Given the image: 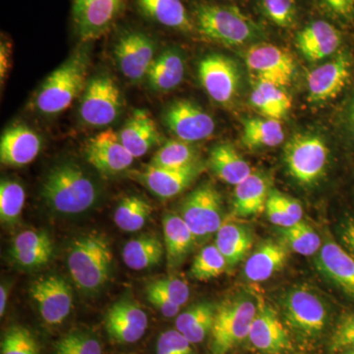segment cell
<instances>
[{
	"label": "cell",
	"instance_id": "obj_1",
	"mask_svg": "<svg viewBox=\"0 0 354 354\" xmlns=\"http://www.w3.org/2000/svg\"><path fill=\"white\" fill-rule=\"evenodd\" d=\"M41 196L53 211L78 215L94 206L99 191L94 180L80 167L64 162L48 172Z\"/></svg>",
	"mask_w": 354,
	"mask_h": 354
},
{
	"label": "cell",
	"instance_id": "obj_21",
	"mask_svg": "<svg viewBox=\"0 0 354 354\" xmlns=\"http://www.w3.org/2000/svg\"><path fill=\"white\" fill-rule=\"evenodd\" d=\"M41 140L24 124L7 128L0 142V160L7 167H21L31 164L38 157Z\"/></svg>",
	"mask_w": 354,
	"mask_h": 354
},
{
	"label": "cell",
	"instance_id": "obj_11",
	"mask_svg": "<svg viewBox=\"0 0 354 354\" xmlns=\"http://www.w3.org/2000/svg\"><path fill=\"white\" fill-rule=\"evenodd\" d=\"M200 81L207 94L216 102L227 104L234 101L239 92V67L225 55H209L203 58L198 68Z\"/></svg>",
	"mask_w": 354,
	"mask_h": 354
},
{
	"label": "cell",
	"instance_id": "obj_42",
	"mask_svg": "<svg viewBox=\"0 0 354 354\" xmlns=\"http://www.w3.org/2000/svg\"><path fill=\"white\" fill-rule=\"evenodd\" d=\"M102 344L94 335L76 330L55 344L53 354H102Z\"/></svg>",
	"mask_w": 354,
	"mask_h": 354
},
{
	"label": "cell",
	"instance_id": "obj_3",
	"mask_svg": "<svg viewBox=\"0 0 354 354\" xmlns=\"http://www.w3.org/2000/svg\"><path fill=\"white\" fill-rule=\"evenodd\" d=\"M88 53L77 50L50 74L39 88L35 99L37 111L46 115L69 108L87 86Z\"/></svg>",
	"mask_w": 354,
	"mask_h": 354
},
{
	"label": "cell",
	"instance_id": "obj_54",
	"mask_svg": "<svg viewBox=\"0 0 354 354\" xmlns=\"http://www.w3.org/2000/svg\"><path fill=\"white\" fill-rule=\"evenodd\" d=\"M7 299H8V290L6 286H0V316H3L6 313Z\"/></svg>",
	"mask_w": 354,
	"mask_h": 354
},
{
	"label": "cell",
	"instance_id": "obj_10",
	"mask_svg": "<svg viewBox=\"0 0 354 354\" xmlns=\"http://www.w3.org/2000/svg\"><path fill=\"white\" fill-rule=\"evenodd\" d=\"M249 71L256 80L286 87L292 82L295 64L288 51L272 44H258L245 53Z\"/></svg>",
	"mask_w": 354,
	"mask_h": 354
},
{
	"label": "cell",
	"instance_id": "obj_6",
	"mask_svg": "<svg viewBox=\"0 0 354 354\" xmlns=\"http://www.w3.org/2000/svg\"><path fill=\"white\" fill-rule=\"evenodd\" d=\"M122 95L118 84L108 75L93 78L86 86L81 101V120L91 127H104L120 116Z\"/></svg>",
	"mask_w": 354,
	"mask_h": 354
},
{
	"label": "cell",
	"instance_id": "obj_38",
	"mask_svg": "<svg viewBox=\"0 0 354 354\" xmlns=\"http://www.w3.org/2000/svg\"><path fill=\"white\" fill-rule=\"evenodd\" d=\"M197 164V152L190 143L181 140H171L153 156L150 165L167 169H181Z\"/></svg>",
	"mask_w": 354,
	"mask_h": 354
},
{
	"label": "cell",
	"instance_id": "obj_26",
	"mask_svg": "<svg viewBox=\"0 0 354 354\" xmlns=\"http://www.w3.org/2000/svg\"><path fill=\"white\" fill-rule=\"evenodd\" d=\"M118 134L123 145L135 158L145 156L160 141L157 124L144 109L135 111Z\"/></svg>",
	"mask_w": 354,
	"mask_h": 354
},
{
	"label": "cell",
	"instance_id": "obj_43",
	"mask_svg": "<svg viewBox=\"0 0 354 354\" xmlns=\"http://www.w3.org/2000/svg\"><path fill=\"white\" fill-rule=\"evenodd\" d=\"M1 354H39L38 342L29 330L12 326L2 337Z\"/></svg>",
	"mask_w": 354,
	"mask_h": 354
},
{
	"label": "cell",
	"instance_id": "obj_19",
	"mask_svg": "<svg viewBox=\"0 0 354 354\" xmlns=\"http://www.w3.org/2000/svg\"><path fill=\"white\" fill-rule=\"evenodd\" d=\"M248 339L254 348L265 354H281L291 348L290 335L278 314L262 299L258 300Z\"/></svg>",
	"mask_w": 354,
	"mask_h": 354
},
{
	"label": "cell",
	"instance_id": "obj_56",
	"mask_svg": "<svg viewBox=\"0 0 354 354\" xmlns=\"http://www.w3.org/2000/svg\"><path fill=\"white\" fill-rule=\"evenodd\" d=\"M344 354H354V348L348 349Z\"/></svg>",
	"mask_w": 354,
	"mask_h": 354
},
{
	"label": "cell",
	"instance_id": "obj_41",
	"mask_svg": "<svg viewBox=\"0 0 354 354\" xmlns=\"http://www.w3.org/2000/svg\"><path fill=\"white\" fill-rule=\"evenodd\" d=\"M24 188L17 181L2 180L0 184V218L2 223H13L19 218L25 205Z\"/></svg>",
	"mask_w": 354,
	"mask_h": 354
},
{
	"label": "cell",
	"instance_id": "obj_44",
	"mask_svg": "<svg viewBox=\"0 0 354 354\" xmlns=\"http://www.w3.org/2000/svg\"><path fill=\"white\" fill-rule=\"evenodd\" d=\"M261 6L268 19L281 28H290L297 19L295 0H261Z\"/></svg>",
	"mask_w": 354,
	"mask_h": 354
},
{
	"label": "cell",
	"instance_id": "obj_49",
	"mask_svg": "<svg viewBox=\"0 0 354 354\" xmlns=\"http://www.w3.org/2000/svg\"><path fill=\"white\" fill-rule=\"evenodd\" d=\"M266 213H267L268 218L271 221V223L276 225L277 227L281 228L290 227L297 223V221L293 220L285 209L279 206L278 203L274 202V200L270 197V195L267 207H266Z\"/></svg>",
	"mask_w": 354,
	"mask_h": 354
},
{
	"label": "cell",
	"instance_id": "obj_46",
	"mask_svg": "<svg viewBox=\"0 0 354 354\" xmlns=\"http://www.w3.org/2000/svg\"><path fill=\"white\" fill-rule=\"evenodd\" d=\"M151 285L167 295L174 304L183 306L189 299L190 290L183 279L167 278L152 281Z\"/></svg>",
	"mask_w": 354,
	"mask_h": 354
},
{
	"label": "cell",
	"instance_id": "obj_45",
	"mask_svg": "<svg viewBox=\"0 0 354 354\" xmlns=\"http://www.w3.org/2000/svg\"><path fill=\"white\" fill-rule=\"evenodd\" d=\"M192 344L178 330H167L158 337L157 354H196Z\"/></svg>",
	"mask_w": 354,
	"mask_h": 354
},
{
	"label": "cell",
	"instance_id": "obj_39",
	"mask_svg": "<svg viewBox=\"0 0 354 354\" xmlns=\"http://www.w3.org/2000/svg\"><path fill=\"white\" fill-rule=\"evenodd\" d=\"M283 241L291 250L300 255L312 256L321 248V239L315 230L304 221L292 227L281 228Z\"/></svg>",
	"mask_w": 354,
	"mask_h": 354
},
{
	"label": "cell",
	"instance_id": "obj_48",
	"mask_svg": "<svg viewBox=\"0 0 354 354\" xmlns=\"http://www.w3.org/2000/svg\"><path fill=\"white\" fill-rule=\"evenodd\" d=\"M146 295L149 302L153 305L167 318H172V317H176L179 313L180 306L174 304L167 295L151 283L147 286Z\"/></svg>",
	"mask_w": 354,
	"mask_h": 354
},
{
	"label": "cell",
	"instance_id": "obj_30",
	"mask_svg": "<svg viewBox=\"0 0 354 354\" xmlns=\"http://www.w3.org/2000/svg\"><path fill=\"white\" fill-rule=\"evenodd\" d=\"M165 252L157 234H142L125 244L122 258L125 265L134 271H143L160 264Z\"/></svg>",
	"mask_w": 354,
	"mask_h": 354
},
{
	"label": "cell",
	"instance_id": "obj_8",
	"mask_svg": "<svg viewBox=\"0 0 354 354\" xmlns=\"http://www.w3.org/2000/svg\"><path fill=\"white\" fill-rule=\"evenodd\" d=\"M181 218L196 239L216 234L223 221V202L215 186L206 183L191 192L181 206Z\"/></svg>",
	"mask_w": 354,
	"mask_h": 354
},
{
	"label": "cell",
	"instance_id": "obj_52",
	"mask_svg": "<svg viewBox=\"0 0 354 354\" xmlns=\"http://www.w3.org/2000/svg\"><path fill=\"white\" fill-rule=\"evenodd\" d=\"M341 239L346 250L354 257V216L342 225Z\"/></svg>",
	"mask_w": 354,
	"mask_h": 354
},
{
	"label": "cell",
	"instance_id": "obj_17",
	"mask_svg": "<svg viewBox=\"0 0 354 354\" xmlns=\"http://www.w3.org/2000/svg\"><path fill=\"white\" fill-rule=\"evenodd\" d=\"M202 171L199 164L181 169H167L149 165L142 171H134L129 176L148 188L156 196L169 199L183 193Z\"/></svg>",
	"mask_w": 354,
	"mask_h": 354
},
{
	"label": "cell",
	"instance_id": "obj_22",
	"mask_svg": "<svg viewBox=\"0 0 354 354\" xmlns=\"http://www.w3.org/2000/svg\"><path fill=\"white\" fill-rule=\"evenodd\" d=\"M321 272L344 293L354 298V257L339 244L325 242L317 258Z\"/></svg>",
	"mask_w": 354,
	"mask_h": 354
},
{
	"label": "cell",
	"instance_id": "obj_27",
	"mask_svg": "<svg viewBox=\"0 0 354 354\" xmlns=\"http://www.w3.org/2000/svg\"><path fill=\"white\" fill-rule=\"evenodd\" d=\"M269 195L267 179L252 172L245 180L235 186L234 216L249 218L260 215L266 211Z\"/></svg>",
	"mask_w": 354,
	"mask_h": 354
},
{
	"label": "cell",
	"instance_id": "obj_25",
	"mask_svg": "<svg viewBox=\"0 0 354 354\" xmlns=\"http://www.w3.org/2000/svg\"><path fill=\"white\" fill-rule=\"evenodd\" d=\"M13 262L26 269H35L50 262L53 243L41 230H25L14 239L10 251Z\"/></svg>",
	"mask_w": 354,
	"mask_h": 354
},
{
	"label": "cell",
	"instance_id": "obj_12",
	"mask_svg": "<svg viewBox=\"0 0 354 354\" xmlns=\"http://www.w3.org/2000/svg\"><path fill=\"white\" fill-rule=\"evenodd\" d=\"M30 295L36 302L41 318L48 325H60L71 312L72 288L60 277L50 274L36 279L30 288Z\"/></svg>",
	"mask_w": 354,
	"mask_h": 354
},
{
	"label": "cell",
	"instance_id": "obj_18",
	"mask_svg": "<svg viewBox=\"0 0 354 354\" xmlns=\"http://www.w3.org/2000/svg\"><path fill=\"white\" fill-rule=\"evenodd\" d=\"M148 315L131 299H120L106 312L104 326L113 341L129 344L140 341L148 329Z\"/></svg>",
	"mask_w": 354,
	"mask_h": 354
},
{
	"label": "cell",
	"instance_id": "obj_20",
	"mask_svg": "<svg viewBox=\"0 0 354 354\" xmlns=\"http://www.w3.org/2000/svg\"><path fill=\"white\" fill-rule=\"evenodd\" d=\"M351 78V64L346 55L317 67L309 74L308 100L313 104L330 101L348 85Z\"/></svg>",
	"mask_w": 354,
	"mask_h": 354
},
{
	"label": "cell",
	"instance_id": "obj_24",
	"mask_svg": "<svg viewBox=\"0 0 354 354\" xmlns=\"http://www.w3.org/2000/svg\"><path fill=\"white\" fill-rule=\"evenodd\" d=\"M290 252L286 242L266 241L247 259L244 274L249 281H267L281 271L288 263Z\"/></svg>",
	"mask_w": 354,
	"mask_h": 354
},
{
	"label": "cell",
	"instance_id": "obj_33",
	"mask_svg": "<svg viewBox=\"0 0 354 354\" xmlns=\"http://www.w3.org/2000/svg\"><path fill=\"white\" fill-rule=\"evenodd\" d=\"M253 244L250 230L236 223H223L216 232V246L225 256L227 267H234L246 257Z\"/></svg>",
	"mask_w": 354,
	"mask_h": 354
},
{
	"label": "cell",
	"instance_id": "obj_5",
	"mask_svg": "<svg viewBox=\"0 0 354 354\" xmlns=\"http://www.w3.org/2000/svg\"><path fill=\"white\" fill-rule=\"evenodd\" d=\"M257 312V304L248 298L227 300L216 307L212 329L211 351L227 354L247 339Z\"/></svg>",
	"mask_w": 354,
	"mask_h": 354
},
{
	"label": "cell",
	"instance_id": "obj_4",
	"mask_svg": "<svg viewBox=\"0 0 354 354\" xmlns=\"http://www.w3.org/2000/svg\"><path fill=\"white\" fill-rule=\"evenodd\" d=\"M195 26L204 38L227 46H243L260 36L259 26L235 6L202 3L195 10Z\"/></svg>",
	"mask_w": 354,
	"mask_h": 354
},
{
	"label": "cell",
	"instance_id": "obj_28",
	"mask_svg": "<svg viewBox=\"0 0 354 354\" xmlns=\"http://www.w3.org/2000/svg\"><path fill=\"white\" fill-rule=\"evenodd\" d=\"M162 227L167 263L171 268L178 267L192 250L196 237L181 216L174 214L164 216Z\"/></svg>",
	"mask_w": 354,
	"mask_h": 354
},
{
	"label": "cell",
	"instance_id": "obj_57",
	"mask_svg": "<svg viewBox=\"0 0 354 354\" xmlns=\"http://www.w3.org/2000/svg\"><path fill=\"white\" fill-rule=\"evenodd\" d=\"M353 1H354V0H353Z\"/></svg>",
	"mask_w": 354,
	"mask_h": 354
},
{
	"label": "cell",
	"instance_id": "obj_40",
	"mask_svg": "<svg viewBox=\"0 0 354 354\" xmlns=\"http://www.w3.org/2000/svg\"><path fill=\"white\" fill-rule=\"evenodd\" d=\"M227 267L225 256L216 245L204 247L191 266L190 274L197 281H207L218 278Z\"/></svg>",
	"mask_w": 354,
	"mask_h": 354
},
{
	"label": "cell",
	"instance_id": "obj_32",
	"mask_svg": "<svg viewBox=\"0 0 354 354\" xmlns=\"http://www.w3.org/2000/svg\"><path fill=\"white\" fill-rule=\"evenodd\" d=\"M185 73V64L176 50H165L156 58L148 74L149 85L158 92H167L180 85Z\"/></svg>",
	"mask_w": 354,
	"mask_h": 354
},
{
	"label": "cell",
	"instance_id": "obj_34",
	"mask_svg": "<svg viewBox=\"0 0 354 354\" xmlns=\"http://www.w3.org/2000/svg\"><path fill=\"white\" fill-rule=\"evenodd\" d=\"M216 307L209 302L193 305L178 315L176 328L191 344H199L213 329Z\"/></svg>",
	"mask_w": 354,
	"mask_h": 354
},
{
	"label": "cell",
	"instance_id": "obj_9",
	"mask_svg": "<svg viewBox=\"0 0 354 354\" xmlns=\"http://www.w3.org/2000/svg\"><path fill=\"white\" fill-rule=\"evenodd\" d=\"M125 6L127 0H73L72 17L79 38L91 41L108 34Z\"/></svg>",
	"mask_w": 354,
	"mask_h": 354
},
{
	"label": "cell",
	"instance_id": "obj_36",
	"mask_svg": "<svg viewBox=\"0 0 354 354\" xmlns=\"http://www.w3.org/2000/svg\"><path fill=\"white\" fill-rule=\"evenodd\" d=\"M285 140L281 121L269 118H252L244 123L242 142L249 149L272 148Z\"/></svg>",
	"mask_w": 354,
	"mask_h": 354
},
{
	"label": "cell",
	"instance_id": "obj_35",
	"mask_svg": "<svg viewBox=\"0 0 354 354\" xmlns=\"http://www.w3.org/2000/svg\"><path fill=\"white\" fill-rule=\"evenodd\" d=\"M254 108L265 118L281 121L290 111L292 102L283 88L257 81L251 94Z\"/></svg>",
	"mask_w": 354,
	"mask_h": 354
},
{
	"label": "cell",
	"instance_id": "obj_13",
	"mask_svg": "<svg viewBox=\"0 0 354 354\" xmlns=\"http://www.w3.org/2000/svg\"><path fill=\"white\" fill-rule=\"evenodd\" d=\"M165 125L177 139L193 143L211 137L215 131L213 118L195 102L179 100L165 109Z\"/></svg>",
	"mask_w": 354,
	"mask_h": 354
},
{
	"label": "cell",
	"instance_id": "obj_50",
	"mask_svg": "<svg viewBox=\"0 0 354 354\" xmlns=\"http://www.w3.org/2000/svg\"><path fill=\"white\" fill-rule=\"evenodd\" d=\"M270 197L274 200V202L278 203L279 206L281 207L286 213L288 214L297 223L302 221L304 216V209H302L301 205L297 200L292 198L286 196L281 194L278 191H272L270 192Z\"/></svg>",
	"mask_w": 354,
	"mask_h": 354
},
{
	"label": "cell",
	"instance_id": "obj_53",
	"mask_svg": "<svg viewBox=\"0 0 354 354\" xmlns=\"http://www.w3.org/2000/svg\"><path fill=\"white\" fill-rule=\"evenodd\" d=\"M10 46L6 43V41H1V58H0V62H1V66H0V70H1V80L3 81L4 78H6L7 75V72L9 70V62H10Z\"/></svg>",
	"mask_w": 354,
	"mask_h": 354
},
{
	"label": "cell",
	"instance_id": "obj_55",
	"mask_svg": "<svg viewBox=\"0 0 354 354\" xmlns=\"http://www.w3.org/2000/svg\"><path fill=\"white\" fill-rule=\"evenodd\" d=\"M348 121L349 125H351V130H353V133L354 135V102H353V104H351V108H349Z\"/></svg>",
	"mask_w": 354,
	"mask_h": 354
},
{
	"label": "cell",
	"instance_id": "obj_7",
	"mask_svg": "<svg viewBox=\"0 0 354 354\" xmlns=\"http://www.w3.org/2000/svg\"><path fill=\"white\" fill-rule=\"evenodd\" d=\"M329 150L320 137L295 135L286 144L285 160L290 176L302 184H311L325 171Z\"/></svg>",
	"mask_w": 354,
	"mask_h": 354
},
{
	"label": "cell",
	"instance_id": "obj_31",
	"mask_svg": "<svg viewBox=\"0 0 354 354\" xmlns=\"http://www.w3.org/2000/svg\"><path fill=\"white\" fill-rule=\"evenodd\" d=\"M209 167L221 181L230 185H239L252 174L250 165L228 144H221L212 150Z\"/></svg>",
	"mask_w": 354,
	"mask_h": 354
},
{
	"label": "cell",
	"instance_id": "obj_14",
	"mask_svg": "<svg viewBox=\"0 0 354 354\" xmlns=\"http://www.w3.org/2000/svg\"><path fill=\"white\" fill-rule=\"evenodd\" d=\"M156 44L145 32L132 31L120 37L114 48L116 64L129 80H142L148 76L155 62Z\"/></svg>",
	"mask_w": 354,
	"mask_h": 354
},
{
	"label": "cell",
	"instance_id": "obj_37",
	"mask_svg": "<svg viewBox=\"0 0 354 354\" xmlns=\"http://www.w3.org/2000/svg\"><path fill=\"white\" fill-rule=\"evenodd\" d=\"M153 209L144 198L130 195L123 198L114 212V223L123 232H138L150 220Z\"/></svg>",
	"mask_w": 354,
	"mask_h": 354
},
{
	"label": "cell",
	"instance_id": "obj_15",
	"mask_svg": "<svg viewBox=\"0 0 354 354\" xmlns=\"http://www.w3.org/2000/svg\"><path fill=\"white\" fill-rule=\"evenodd\" d=\"M285 312L291 327L304 335L313 337L325 329L327 309L320 297L312 291L297 288L288 293Z\"/></svg>",
	"mask_w": 354,
	"mask_h": 354
},
{
	"label": "cell",
	"instance_id": "obj_29",
	"mask_svg": "<svg viewBox=\"0 0 354 354\" xmlns=\"http://www.w3.org/2000/svg\"><path fill=\"white\" fill-rule=\"evenodd\" d=\"M147 18L171 29L192 31V20L181 0H136Z\"/></svg>",
	"mask_w": 354,
	"mask_h": 354
},
{
	"label": "cell",
	"instance_id": "obj_16",
	"mask_svg": "<svg viewBox=\"0 0 354 354\" xmlns=\"http://www.w3.org/2000/svg\"><path fill=\"white\" fill-rule=\"evenodd\" d=\"M85 155L88 164L104 174L127 171L135 158L123 145L120 134L111 129L104 130L88 139Z\"/></svg>",
	"mask_w": 354,
	"mask_h": 354
},
{
	"label": "cell",
	"instance_id": "obj_2",
	"mask_svg": "<svg viewBox=\"0 0 354 354\" xmlns=\"http://www.w3.org/2000/svg\"><path fill=\"white\" fill-rule=\"evenodd\" d=\"M111 243L97 232L82 235L72 242L67 264L79 290L93 293L106 285L113 270Z\"/></svg>",
	"mask_w": 354,
	"mask_h": 354
},
{
	"label": "cell",
	"instance_id": "obj_23",
	"mask_svg": "<svg viewBox=\"0 0 354 354\" xmlns=\"http://www.w3.org/2000/svg\"><path fill=\"white\" fill-rule=\"evenodd\" d=\"M341 41L337 28L326 21L318 20L298 32L297 46L305 57L319 62L335 53Z\"/></svg>",
	"mask_w": 354,
	"mask_h": 354
},
{
	"label": "cell",
	"instance_id": "obj_51",
	"mask_svg": "<svg viewBox=\"0 0 354 354\" xmlns=\"http://www.w3.org/2000/svg\"><path fill=\"white\" fill-rule=\"evenodd\" d=\"M326 6L337 17L344 20L353 19L354 14L353 0H324Z\"/></svg>",
	"mask_w": 354,
	"mask_h": 354
},
{
	"label": "cell",
	"instance_id": "obj_47",
	"mask_svg": "<svg viewBox=\"0 0 354 354\" xmlns=\"http://www.w3.org/2000/svg\"><path fill=\"white\" fill-rule=\"evenodd\" d=\"M333 351L354 348V314L344 317L333 334Z\"/></svg>",
	"mask_w": 354,
	"mask_h": 354
}]
</instances>
